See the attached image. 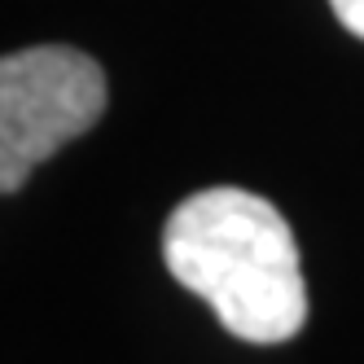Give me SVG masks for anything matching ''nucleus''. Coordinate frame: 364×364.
<instances>
[{
	"label": "nucleus",
	"instance_id": "obj_1",
	"mask_svg": "<svg viewBox=\"0 0 364 364\" xmlns=\"http://www.w3.org/2000/svg\"><path fill=\"white\" fill-rule=\"evenodd\" d=\"M163 259L242 343L277 347L307 325L299 242L259 193L224 185L185 198L163 228Z\"/></svg>",
	"mask_w": 364,
	"mask_h": 364
},
{
	"label": "nucleus",
	"instance_id": "obj_2",
	"mask_svg": "<svg viewBox=\"0 0 364 364\" xmlns=\"http://www.w3.org/2000/svg\"><path fill=\"white\" fill-rule=\"evenodd\" d=\"M106 114V75L66 44L22 48L0 62V189L27 176Z\"/></svg>",
	"mask_w": 364,
	"mask_h": 364
},
{
	"label": "nucleus",
	"instance_id": "obj_3",
	"mask_svg": "<svg viewBox=\"0 0 364 364\" xmlns=\"http://www.w3.org/2000/svg\"><path fill=\"white\" fill-rule=\"evenodd\" d=\"M329 9H333V18L343 22L351 36L364 40V0H329Z\"/></svg>",
	"mask_w": 364,
	"mask_h": 364
}]
</instances>
